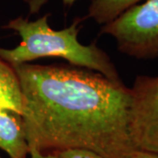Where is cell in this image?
<instances>
[{
  "label": "cell",
  "mask_w": 158,
  "mask_h": 158,
  "mask_svg": "<svg viewBox=\"0 0 158 158\" xmlns=\"http://www.w3.org/2000/svg\"><path fill=\"white\" fill-rule=\"evenodd\" d=\"M29 155H30V158H56V155L53 152L42 153L36 149H30Z\"/></svg>",
  "instance_id": "cell-10"
},
{
  "label": "cell",
  "mask_w": 158,
  "mask_h": 158,
  "mask_svg": "<svg viewBox=\"0 0 158 158\" xmlns=\"http://www.w3.org/2000/svg\"><path fill=\"white\" fill-rule=\"evenodd\" d=\"M129 89L132 141L138 150L158 154V76H137Z\"/></svg>",
  "instance_id": "cell-4"
},
{
  "label": "cell",
  "mask_w": 158,
  "mask_h": 158,
  "mask_svg": "<svg viewBox=\"0 0 158 158\" xmlns=\"http://www.w3.org/2000/svg\"><path fill=\"white\" fill-rule=\"evenodd\" d=\"M0 158H2V157H1V156H0Z\"/></svg>",
  "instance_id": "cell-12"
},
{
  "label": "cell",
  "mask_w": 158,
  "mask_h": 158,
  "mask_svg": "<svg viewBox=\"0 0 158 158\" xmlns=\"http://www.w3.org/2000/svg\"><path fill=\"white\" fill-rule=\"evenodd\" d=\"M56 158H105L95 151L82 148H70L54 151Z\"/></svg>",
  "instance_id": "cell-8"
},
{
  "label": "cell",
  "mask_w": 158,
  "mask_h": 158,
  "mask_svg": "<svg viewBox=\"0 0 158 158\" xmlns=\"http://www.w3.org/2000/svg\"><path fill=\"white\" fill-rule=\"evenodd\" d=\"M0 108L22 114V92L15 70L0 58Z\"/></svg>",
  "instance_id": "cell-6"
},
{
  "label": "cell",
  "mask_w": 158,
  "mask_h": 158,
  "mask_svg": "<svg viewBox=\"0 0 158 158\" xmlns=\"http://www.w3.org/2000/svg\"><path fill=\"white\" fill-rule=\"evenodd\" d=\"M118 51L137 59L158 58V0H145L103 26Z\"/></svg>",
  "instance_id": "cell-3"
},
{
  "label": "cell",
  "mask_w": 158,
  "mask_h": 158,
  "mask_svg": "<svg viewBox=\"0 0 158 158\" xmlns=\"http://www.w3.org/2000/svg\"><path fill=\"white\" fill-rule=\"evenodd\" d=\"M0 149L10 158H27L29 155L22 116L5 108H0Z\"/></svg>",
  "instance_id": "cell-5"
},
{
  "label": "cell",
  "mask_w": 158,
  "mask_h": 158,
  "mask_svg": "<svg viewBox=\"0 0 158 158\" xmlns=\"http://www.w3.org/2000/svg\"><path fill=\"white\" fill-rule=\"evenodd\" d=\"M48 0H26L29 6V12L30 14L37 13L40 10V8L45 5ZM77 0H62L64 6H71Z\"/></svg>",
  "instance_id": "cell-9"
},
{
  "label": "cell",
  "mask_w": 158,
  "mask_h": 158,
  "mask_svg": "<svg viewBox=\"0 0 158 158\" xmlns=\"http://www.w3.org/2000/svg\"><path fill=\"white\" fill-rule=\"evenodd\" d=\"M133 158H158V154L137 150Z\"/></svg>",
  "instance_id": "cell-11"
},
{
  "label": "cell",
  "mask_w": 158,
  "mask_h": 158,
  "mask_svg": "<svg viewBox=\"0 0 158 158\" xmlns=\"http://www.w3.org/2000/svg\"><path fill=\"white\" fill-rule=\"evenodd\" d=\"M143 1L145 0H92L88 16L98 24L106 25Z\"/></svg>",
  "instance_id": "cell-7"
},
{
  "label": "cell",
  "mask_w": 158,
  "mask_h": 158,
  "mask_svg": "<svg viewBox=\"0 0 158 158\" xmlns=\"http://www.w3.org/2000/svg\"><path fill=\"white\" fill-rule=\"evenodd\" d=\"M49 15L34 21L19 17L5 26L4 28L16 32L21 41L13 48L0 47V58L11 67L40 58H62L75 67L95 70L112 81L121 82L115 65L96 42L90 45L80 43L78 34L83 19L77 18L68 27L54 30L48 25Z\"/></svg>",
  "instance_id": "cell-2"
},
{
  "label": "cell",
  "mask_w": 158,
  "mask_h": 158,
  "mask_svg": "<svg viewBox=\"0 0 158 158\" xmlns=\"http://www.w3.org/2000/svg\"><path fill=\"white\" fill-rule=\"evenodd\" d=\"M22 92L29 150L87 148L105 158H133L130 89L86 69L23 63L12 66Z\"/></svg>",
  "instance_id": "cell-1"
}]
</instances>
